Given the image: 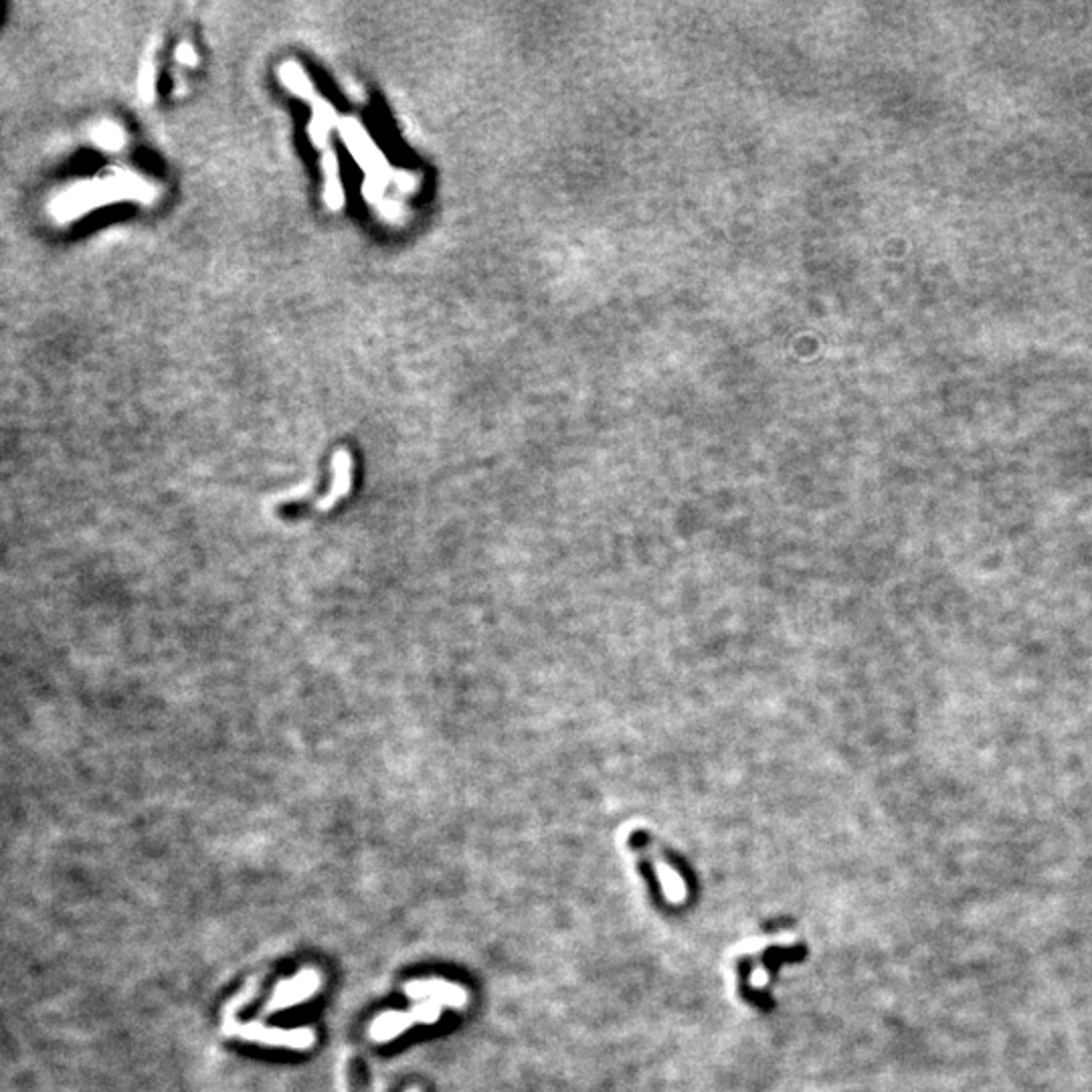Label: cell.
I'll return each instance as SVG.
<instances>
[{"label":"cell","mask_w":1092,"mask_h":1092,"mask_svg":"<svg viewBox=\"0 0 1092 1092\" xmlns=\"http://www.w3.org/2000/svg\"><path fill=\"white\" fill-rule=\"evenodd\" d=\"M751 983H753V987H763V985L766 983V973H764L763 967H757V969H755L753 978H751Z\"/></svg>","instance_id":"obj_7"},{"label":"cell","mask_w":1092,"mask_h":1092,"mask_svg":"<svg viewBox=\"0 0 1092 1092\" xmlns=\"http://www.w3.org/2000/svg\"><path fill=\"white\" fill-rule=\"evenodd\" d=\"M225 1034L238 1036L241 1040L263 1044V1046L289 1048V1050H308L316 1044V1034L310 1027L282 1029V1027H268L259 1022L235 1024L231 1020L229 1024H225Z\"/></svg>","instance_id":"obj_1"},{"label":"cell","mask_w":1092,"mask_h":1092,"mask_svg":"<svg viewBox=\"0 0 1092 1092\" xmlns=\"http://www.w3.org/2000/svg\"><path fill=\"white\" fill-rule=\"evenodd\" d=\"M320 985H322V978L316 969H308V967L302 969L296 978L284 980L276 987V991L268 1001V1006H265V1014L270 1016L293 1006H300L302 1001L316 995Z\"/></svg>","instance_id":"obj_3"},{"label":"cell","mask_w":1092,"mask_h":1092,"mask_svg":"<svg viewBox=\"0 0 1092 1092\" xmlns=\"http://www.w3.org/2000/svg\"><path fill=\"white\" fill-rule=\"evenodd\" d=\"M352 463H350V456L348 452H338L334 458V484L332 490L327 498H320L316 504L312 506L318 512H328L330 508H334L338 502L350 492V484H352Z\"/></svg>","instance_id":"obj_6"},{"label":"cell","mask_w":1092,"mask_h":1092,"mask_svg":"<svg viewBox=\"0 0 1092 1092\" xmlns=\"http://www.w3.org/2000/svg\"><path fill=\"white\" fill-rule=\"evenodd\" d=\"M407 1092H421V1090H419V1088H411V1090H407Z\"/></svg>","instance_id":"obj_8"},{"label":"cell","mask_w":1092,"mask_h":1092,"mask_svg":"<svg viewBox=\"0 0 1092 1092\" xmlns=\"http://www.w3.org/2000/svg\"><path fill=\"white\" fill-rule=\"evenodd\" d=\"M441 1018V1006L435 1001L417 1003L411 1012H385L380 1014L369 1027V1036L372 1042L385 1044L401 1036L405 1029L415 1024H435Z\"/></svg>","instance_id":"obj_2"},{"label":"cell","mask_w":1092,"mask_h":1092,"mask_svg":"<svg viewBox=\"0 0 1092 1092\" xmlns=\"http://www.w3.org/2000/svg\"><path fill=\"white\" fill-rule=\"evenodd\" d=\"M630 842H632L633 850L641 855V858H643L645 862L652 864V868H654V872H656V876H658V880H660V884H662L666 898H668L670 902H674V904L684 902V900H686V884H684L682 876L677 874V872L662 858V855L654 850L652 842H649L643 834H637V836L630 838Z\"/></svg>","instance_id":"obj_4"},{"label":"cell","mask_w":1092,"mask_h":1092,"mask_svg":"<svg viewBox=\"0 0 1092 1092\" xmlns=\"http://www.w3.org/2000/svg\"><path fill=\"white\" fill-rule=\"evenodd\" d=\"M405 995L411 999H427V1001H435L439 1006H450V1008H463L465 1001H467V993L463 987L454 985L450 982L444 980H419V982H411L405 987Z\"/></svg>","instance_id":"obj_5"}]
</instances>
